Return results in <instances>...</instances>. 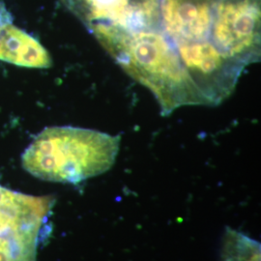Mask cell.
I'll use <instances>...</instances> for the list:
<instances>
[{"mask_svg":"<svg viewBox=\"0 0 261 261\" xmlns=\"http://www.w3.org/2000/svg\"><path fill=\"white\" fill-rule=\"evenodd\" d=\"M216 2L161 0L158 28L125 38L117 47L127 73L168 103H223L246 68L215 32Z\"/></svg>","mask_w":261,"mask_h":261,"instance_id":"6da1fadb","label":"cell"},{"mask_svg":"<svg viewBox=\"0 0 261 261\" xmlns=\"http://www.w3.org/2000/svg\"><path fill=\"white\" fill-rule=\"evenodd\" d=\"M120 136L72 126L47 127L21 156L22 167L41 180L76 184L109 171L115 164Z\"/></svg>","mask_w":261,"mask_h":261,"instance_id":"7a4b0ae2","label":"cell"},{"mask_svg":"<svg viewBox=\"0 0 261 261\" xmlns=\"http://www.w3.org/2000/svg\"><path fill=\"white\" fill-rule=\"evenodd\" d=\"M54 204L51 196H28L0 185V261H37Z\"/></svg>","mask_w":261,"mask_h":261,"instance_id":"3957f363","label":"cell"},{"mask_svg":"<svg viewBox=\"0 0 261 261\" xmlns=\"http://www.w3.org/2000/svg\"><path fill=\"white\" fill-rule=\"evenodd\" d=\"M102 45L153 30L160 22L161 0H60Z\"/></svg>","mask_w":261,"mask_h":261,"instance_id":"277c9868","label":"cell"},{"mask_svg":"<svg viewBox=\"0 0 261 261\" xmlns=\"http://www.w3.org/2000/svg\"><path fill=\"white\" fill-rule=\"evenodd\" d=\"M0 60L34 69H47L53 65L51 57L42 44L13 25V22L0 24Z\"/></svg>","mask_w":261,"mask_h":261,"instance_id":"5b68a950","label":"cell"},{"mask_svg":"<svg viewBox=\"0 0 261 261\" xmlns=\"http://www.w3.org/2000/svg\"><path fill=\"white\" fill-rule=\"evenodd\" d=\"M222 261H260V245L233 229L225 232Z\"/></svg>","mask_w":261,"mask_h":261,"instance_id":"8992f818","label":"cell"},{"mask_svg":"<svg viewBox=\"0 0 261 261\" xmlns=\"http://www.w3.org/2000/svg\"><path fill=\"white\" fill-rule=\"evenodd\" d=\"M13 22V17L8 9L6 8L5 4L0 1V24Z\"/></svg>","mask_w":261,"mask_h":261,"instance_id":"52a82bcc","label":"cell"}]
</instances>
